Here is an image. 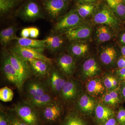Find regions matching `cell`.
<instances>
[{
  "instance_id": "33",
  "label": "cell",
  "mask_w": 125,
  "mask_h": 125,
  "mask_svg": "<svg viewBox=\"0 0 125 125\" xmlns=\"http://www.w3.org/2000/svg\"><path fill=\"white\" fill-rule=\"evenodd\" d=\"M7 114L9 125H29L18 117L11 110L7 112Z\"/></svg>"
},
{
  "instance_id": "6",
  "label": "cell",
  "mask_w": 125,
  "mask_h": 125,
  "mask_svg": "<svg viewBox=\"0 0 125 125\" xmlns=\"http://www.w3.org/2000/svg\"><path fill=\"white\" fill-rule=\"evenodd\" d=\"M39 112L41 121L45 124H52L61 116L63 107L59 101L55 100Z\"/></svg>"
},
{
  "instance_id": "41",
  "label": "cell",
  "mask_w": 125,
  "mask_h": 125,
  "mask_svg": "<svg viewBox=\"0 0 125 125\" xmlns=\"http://www.w3.org/2000/svg\"><path fill=\"white\" fill-rule=\"evenodd\" d=\"M117 65L118 69L125 67V57L121 56L118 58L116 62Z\"/></svg>"
},
{
  "instance_id": "7",
  "label": "cell",
  "mask_w": 125,
  "mask_h": 125,
  "mask_svg": "<svg viewBox=\"0 0 125 125\" xmlns=\"http://www.w3.org/2000/svg\"><path fill=\"white\" fill-rule=\"evenodd\" d=\"M43 10L52 20H57L65 14L69 2L62 0H40Z\"/></svg>"
},
{
  "instance_id": "3",
  "label": "cell",
  "mask_w": 125,
  "mask_h": 125,
  "mask_svg": "<svg viewBox=\"0 0 125 125\" xmlns=\"http://www.w3.org/2000/svg\"><path fill=\"white\" fill-rule=\"evenodd\" d=\"M11 111L29 125H39V112L27 100L18 103Z\"/></svg>"
},
{
  "instance_id": "30",
  "label": "cell",
  "mask_w": 125,
  "mask_h": 125,
  "mask_svg": "<svg viewBox=\"0 0 125 125\" xmlns=\"http://www.w3.org/2000/svg\"><path fill=\"white\" fill-rule=\"evenodd\" d=\"M60 125H87V124L79 113L72 111L66 115Z\"/></svg>"
},
{
  "instance_id": "44",
  "label": "cell",
  "mask_w": 125,
  "mask_h": 125,
  "mask_svg": "<svg viewBox=\"0 0 125 125\" xmlns=\"http://www.w3.org/2000/svg\"><path fill=\"white\" fill-rule=\"evenodd\" d=\"M103 125H119L115 116L112 117L107 121Z\"/></svg>"
},
{
  "instance_id": "9",
  "label": "cell",
  "mask_w": 125,
  "mask_h": 125,
  "mask_svg": "<svg viewBox=\"0 0 125 125\" xmlns=\"http://www.w3.org/2000/svg\"><path fill=\"white\" fill-rule=\"evenodd\" d=\"M11 50L25 60L30 59H38L45 61L51 64L53 62L52 59L47 57L43 54L44 49H35L16 44Z\"/></svg>"
},
{
  "instance_id": "28",
  "label": "cell",
  "mask_w": 125,
  "mask_h": 125,
  "mask_svg": "<svg viewBox=\"0 0 125 125\" xmlns=\"http://www.w3.org/2000/svg\"><path fill=\"white\" fill-rule=\"evenodd\" d=\"M121 96L116 89L110 90L103 95L102 101L103 104L109 106H115L121 102Z\"/></svg>"
},
{
  "instance_id": "47",
  "label": "cell",
  "mask_w": 125,
  "mask_h": 125,
  "mask_svg": "<svg viewBox=\"0 0 125 125\" xmlns=\"http://www.w3.org/2000/svg\"><path fill=\"white\" fill-rule=\"evenodd\" d=\"M62 0L64 1H66V2H69L71 0Z\"/></svg>"
},
{
  "instance_id": "25",
  "label": "cell",
  "mask_w": 125,
  "mask_h": 125,
  "mask_svg": "<svg viewBox=\"0 0 125 125\" xmlns=\"http://www.w3.org/2000/svg\"><path fill=\"white\" fill-rule=\"evenodd\" d=\"M15 40L17 41V44L22 46L35 48H45V40H37L34 39L24 38L17 37Z\"/></svg>"
},
{
  "instance_id": "45",
  "label": "cell",
  "mask_w": 125,
  "mask_h": 125,
  "mask_svg": "<svg viewBox=\"0 0 125 125\" xmlns=\"http://www.w3.org/2000/svg\"><path fill=\"white\" fill-rule=\"evenodd\" d=\"M108 6L111 7L123 1L122 0H106Z\"/></svg>"
},
{
  "instance_id": "46",
  "label": "cell",
  "mask_w": 125,
  "mask_h": 125,
  "mask_svg": "<svg viewBox=\"0 0 125 125\" xmlns=\"http://www.w3.org/2000/svg\"><path fill=\"white\" fill-rule=\"evenodd\" d=\"M120 49L122 56L125 57V46L120 45Z\"/></svg>"
},
{
  "instance_id": "48",
  "label": "cell",
  "mask_w": 125,
  "mask_h": 125,
  "mask_svg": "<svg viewBox=\"0 0 125 125\" xmlns=\"http://www.w3.org/2000/svg\"><path fill=\"white\" fill-rule=\"evenodd\" d=\"M123 0V2L125 3V0Z\"/></svg>"
},
{
  "instance_id": "36",
  "label": "cell",
  "mask_w": 125,
  "mask_h": 125,
  "mask_svg": "<svg viewBox=\"0 0 125 125\" xmlns=\"http://www.w3.org/2000/svg\"><path fill=\"white\" fill-rule=\"evenodd\" d=\"M0 125H9L7 112L0 107Z\"/></svg>"
},
{
  "instance_id": "2",
  "label": "cell",
  "mask_w": 125,
  "mask_h": 125,
  "mask_svg": "<svg viewBox=\"0 0 125 125\" xmlns=\"http://www.w3.org/2000/svg\"><path fill=\"white\" fill-rule=\"evenodd\" d=\"M15 15L27 22L45 18L43 9L37 0H26L16 10Z\"/></svg>"
},
{
  "instance_id": "17",
  "label": "cell",
  "mask_w": 125,
  "mask_h": 125,
  "mask_svg": "<svg viewBox=\"0 0 125 125\" xmlns=\"http://www.w3.org/2000/svg\"><path fill=\"white\" fill-rule=\"evenodd\" d=\"M32 74L37 77H47L51 69V64L42 60L36 59L27 60Z\"/></svg>"
},
{
  "instance_id": "32",
  "label": "cell",
  "mask_w": 125,
  "mask_h": 125,
  "mask_svg": "<svg viewBox=\"0 0 125 125\" xmlns=\"http://www.w3.org/2000/svg\"><path fill=\"white\" fill-rule=\"evenodd\" d=\"M14 92L11 89L5 86L0 89V100L5 102H10L14 97Z\"/></svg>"
},
{
  "instance_id": "12",
  "label": "cell",
  "mask_w": 125,
  "mask_h": 125,
  "mask_svg": "<svg viewBox=\"0 0 125 125\" xmlns=\"http://www.w3.org/2000/svg\"><path fill=\"white\" fill-rule=\"evenodd\" d=\"M56 62L60 71L65 76L73 75L76 67L75 59L69 54H60L57 57Z\"/></svg>"
},
{
  "instance_id": "39",
  "label": "cell",
  "mask_w": 125,
  "mask_h": 125,
  "mask_svg": "<svg viewBox=\"0 0 125 125\" xmlns=\"http://www.w3.org/2000/svg\"><path fill=\"white\" fill-rule=\"evenodd\" d=\"M118 89L121 98L125 100V81L121 82Z\"/></svg>"
},
{
  "instance_id": "34",
  "label": "cell",
  "mask_w": 125,
  "mask_h": 125,
  "mask_svg": "<svg viewBox=\"0 0 125 125\" xmlns=\"http://www.w3.org/2000/svg\"><path fill=\"white\" fill-rule=\"evenodd\" d=\"M116 120L119 125H125V109L120 107L116 116Z\"/></svg>"
},
{
  "instance_id": "14",
  "label": "cell",
  "mask_w": 125,
  "mask_h": 125,
  "mask_svg": "<svg viewBox=\"0 0 125 125\" xmlns=\"http://www.w3.org/2000/svg\"><path fill=\"white\" fill-rule=\"evenodd\" d=\"M100 66L96 59L93 57L87 58L81 67V76L84 79L95 77L101 73Z\"/></svg>"
},
{
  "instance_id": "16",
  "label": "cell",
  "mask_w": 125,
  "mask_h": 125,
  "mask_svg": "<svg viewBox=\"0 0 125 125\" xmlns=\"http://www.w3.org/2000/svg\"><path fill=\"white\" fill-rule=\"evenodd\" d=\"M79 94V89L77 83L72 80H67L58 95L62 101L69 102L75 99Z\"/></svg>"
},
{
  "instance_id": "31",
  "label": "cell",
  "mask_w": 125,
  "mask_h": 125,
  "mask_svg": "<svg viewBox=\"0 0 125 125\" xmlns=\"http://www.w3.org/2000/svg\"><path fill=\"white\" fill-rule=\"evenodd\" d=\"M115 16L121 22L125 23V3L123 1L109 7Z\"/></svg>"
},
{
  "instance_id": "23",
  "label": "cell",
  "mask_w": 125,
  "mask_h": 125,
  "mask_svg": "<svg viewBox=\"0 0 125 125\" xmlns=\"http://www.w3.org/2000/svg\"><path fill=\"white\" fill-rule=\"evenodd\" d=\"M86 88L88 93L92 97L101 96L104 93L106 89L103 82L98 78L89 80L86 84Z\"/></svg>"
},
{
  "instance_id": "1",
  "label": "cell",
  "mask_w": 125,
  "mask_h": 125,
  "mask_svg": "<svg viewBox=\"0 0 125 125\" xmlns=\"http://www.w3.org/2000/svg\"><path fill=\"white\" fill-rule=\"evenodd\" d=\"M92 19L94 24L107 25L116 32L121 30L122 22L115 16L109 6L106 4L97 5Z\"/></svg>"
},
{
  "instance_id": "5",
  "label": "cell",
  "mask_w": 125,
  "mask_h": 125,
  "mask_svg": "<svg viewBox=\"0 0 125 125\" xmlns=\"http://www.w3.org/2000/svg\"><path fill=\"white\" fill-rule=\"evenodd\" d=\"M9 60L15 68L19 77V89H22L25 83L32 75L29 64L27 61L21 57L10 49L7 51Z\"/></svg>"
},
{
  "instance_id": "22",
  "label": "cell",
  "mask_w": 125,
  "mask_h": 125,
  "mask_svg": "<svg viewBox=\"0 0 125 125\" xmlns=\"http://www.w3.org/2000/svg\"><path fill=\"white\" fill-rule=\"evenodd\" d=\"M89 50V45L84 42H72L68 48L69 54L75 59L83 57Z\"/></svg>"
},
{
  "instance_id": "15",
  "label": "cell",
  "mask_w": 125,
  "mask_h": 125,
  "mask_svg": "<svg viewBox=\"0 0 125 125\" xmlns=\"http://www.w3.org/2000/svg\"><path fill=\"white\" fill-rule=\"evenodd\" d=\"M118 51L115 46L108 45L101 47L99 51L100 60L106 66L113 65L118 60Z\"/></svg>"
},
{
  "instance_id": "13",
  "label": "cell",
  "mask_w": 125,
  "mask_h": 125,
  "mask_svg": "<svg viewBox=\"0 0 125 125\" xmlns=\"http://www.w3.org/2000/svg\"><path fill=\"white\" fill-rule=\"evenodd\" d=\"M24 87L27 96L41 95L51 93L45 81L38 79H29L25 83Z\"/></svg>"
},
{
  "instance_id": "40",
  "label": "cell",
  "mask_w": 125,
  "mask_h": 125,
  "mask_svg": "<svg viewBox=\"0 0 125 125\" xmlns=\"http://www.w3.org/2000/svg\"><path fill=\"white\" fill-rule=\"evenodd\" d=\"M118 42L120 45L125 46V30H121L119 33Z\"/></svg>"
},
{
  "instance_id": "11",
  "label": "cell",
  "mask_w": 125,
  "mask_h": 125,
  "mask_svg": "<svg viewBox=\"0 0 125 125\" xmlns=\"http://www.w3.org/2000/svg\"><path fill=\"white\" fill-rule=\"evenodd\" d=\"M60 71L51 68L45 82L50 90L54 95H58L67 80Z\"/></svg>"
},
{
  "instance_id": "20",
  "label": "cell",
  "mask_w": 125,
  "mask_h": 125,
  "mask_svg": "<svg viewBox=\"0 0 125 125\" xmlns=\"http://www.w3.org/2000/svg\"><path fill=\"white\" fill-rule=\"evenodd\" d=\"M116 32L109 26L105 25H98L95 31L96 42L99 43L109 42L113 39Z\"/></svg>"
},
{
  "instance_id": "8",
  "label": "cell",
  "mask_w": 125,
  "mask_h": 125,
  "mask_svg": "<svg viewBox=\"0 0 125 125\" xmlns=\"http://www.w3.org/2000/svg\"><path fill=\"white\" fill-rule=\"evenodd\" d=\"M93 31V27L90 24L83 22L70 29L64 34L71 42H85L91 37Z\"/></svg>"
},
{
  "instance_id": "35",
  "label": "cell",
  "mask_w": 125,
  "mask_h": 125,
  "mask_svg": "<svg viewBox=\"0 0 125 125\" xmlns=\"http://www.w3.org/2000/svg\"><path fill=\"white\" fill-rule=\"evenodd\" d=\"M112 76L108 75L105 76L103 81L105 88L109 91L114 90L112 83Z\"/></svg>"
},
{
  "instance_id": "43",
  "label": "cell",
  "mask_w": 125,
  "mask_h": 125,
  "mask_svg": "<svg viewBox=\"0 0 125 125\" xmlns=\"http://www.w3.org/2000/svg\"><path fill=\"white\" fill-rule=\"evenodd\" d=\"M21 37L23 38H28L30 37L29 28H25L22 30L21 33Z\"/></svg>"
},
{
  "instance_id": "26",
  "label": "cell",
  "mask_w": 125,
  "mask_h": 125,
  "mask_svg": "<svg viewBox=\"0 0 125 125\" xmlns=\"http://www.w3.org/2000/svg\"><path fill=\"white\" fill-rule=\"evenodd\" d=\"M17 28L14 25L10 26L2 30L0 33V42L3 46H6L12 40H15L17 36Z\"/></svg>"
},
{
  "instance_id": "38",
  "label": "cell",
  "mask_w": 125,
  "mask_h": 125,
  "mask_svg": "<svg viewBox=\"0 0 125 125\" xmlns=\"http://www.w3.org/2000/svg\"><path fill=\"white\" fill-rule=\"evenodd\" d=\"M30 37L32 39L37 38L39 34V30L37 28L34 27H29Z\"/></svg>"
},
{
  "instance_id": "37",
  "label": "cell",
  "mask_w": 125,
  "mask_h": 125,
  "mask_svg": "<svg viewBox=\"0 0 125 125\" xmlns=\"http://www.w3.org/2000/svg\"><path fill=\"white\" fill-rule=\"evenodd\" d=\"M117 77L121 82L125 81V67L118 69L116 71Z\"/></svg>"
},
{
  "instance_id": "18",
  "label": "cell",
  "mask_w": 125,
  "mask_h": 125,
  "mask_svg": "<svg viewBox=\"0 0 125 125\" xmlns=\"http://www.w3.org/2000/svg\"><path fill=\"white\" fill-rule=\"evenodd\" d=\"M76 108L84 115H91L94 111L96 104L93 97L86 94L81 95L77 99Z\"/></svg>"
},
{
  "instance_id": "29",
  "label": "cell",
  "mask_w": 125,
  "mask_h": 125,
  "mask_svg": "<svg viewBox=\"0 0 125 125\" xmlns=\"http://www.w3.org/2000/svg\"><path fill=\"white\" fill-rule=\"evenodd\" d=\"M24 0H0V15L4 16L22 4Z\"/></svg>"
},
{
  "instance_id": "42",
  "label": "cell",
  "mask_w": 125,
  "mask_h": 125,
  "mask_svg": "<svg viewBox=\"0 0 125 125\" xmlns=\"http://www.w3.org/2000/svg\"><path fill=\"white\" fill-rule=\"evenodd\" d=\"M98 0H77L76 4H97Z\"/></svg>"
},
{
  "instance_id": "21",
  "label": "cell",
  "mask_w": 125,
  "mask_h": 125,
  "mask_svg": "<svg viewBox=\"0 0 125 125\" xmlns=\"http://www.w3.org/2000/svg\"><path fill=\"white\" fill-rule=\"evenodd\" d=\"M55 100L51 93L41 95L27 96V100L36 109L40 110Z\"/></svg>"
},
{
  "instance_id": "10",
  "label": "cell",
  "mask_w": 125,
  "mask_h": 125,
  "mask_svg": "<svg viewBox=\"0 0 125 125\" xmlns=\"http://www.w3.org/2000/svg\"><path fill=\"white\" fill-rule=\"evenodd\" d=\"M1 67L6 79L19 89V82L18 74L9 60L7 50L5 49L2 52Z\"/></svg>"
},
{
  "instance_id": "19",
  "label": "cell",
  "mask_w": 125,
  "mask_h": 125,
  "mask_svg": "<svg viewBox=\"0 0 125 125\" xmlns=\"http://www.w3.org/2000/svg\"><path fill=\"white\" fill-rule=\"evenodd\" d=\"M94 112L96 122L98 125H103L107 121L115 116L113 110L103 104L96 105Z\"/></svg>"
},
{
  "instance_id": "27",
  "label": "cell",
  "mask_w": 125,
  "mask_h": 125,
  "mask_svg": "<svg viewBox=\"0 0 125 125\" xmlns=\"http://www.w3.org/2000/svg\"><path fill=\"white\" fill-rule=\"evenodd\" d=\"M97 5V4H76L75 9L78 14L83 19L92 15L93 16Z\"/></svg>"
},
{
  "instance_id": "4",
  "label": "cell",
  "mask_w": 125,
  "mask_h": 125,
  "mask_svg": "<svg viewBox=\"0 0 125 125\" xmlns=\"http://www.w3.org/2000/svg\"><path fill=\"white\" fill-rule=\"evenodd\" d=\"M82 22L83 19L78 14L76 10H72L57 20L52 29L53 34H64Z\"/></svg>"
},
{
  "instance_id": "24",
  "label": "cell",
  "mask_w": 125,
  "mask_h": 125,
  "mask_svg": "<svg viewBox=\"0 0 125 125\" xmlns=\"http://www.w3.org/2000/svg\"><path fill=\"white\" fill-rule=\"evenodd\" d=\"M45 40V48L55 52L60 49L64 45L62 34H53L47 37Z\"/></svg>"
}]
</instances>
